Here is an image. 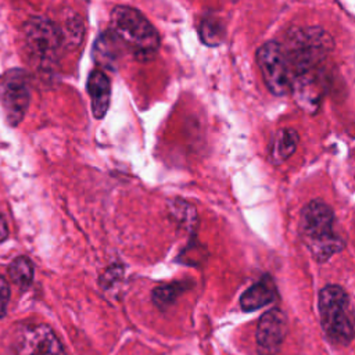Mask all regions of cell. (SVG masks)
Returning a JSON list of instances; mask_svg holds the SVG:
<instances>
[{"mask_svg":"<svg viewBox=\"0 0 355 355\" xmlns=\"http://www.w3.org/2000/svg\"><path fill=\"white\" fill-rule=\"evenodd\" d=\"M283 49L288 58L293 78H297L320 67L333 51L334 40L320 26H298L287 32Z\"/></svg>","mask_w":355,"mask_h":355,"instance_id":"6da1fadb","label":"cell"},{"mask_svg":"<svg viewBox=\"0 0 355 355\" xmlns=\"http://www.w3.org/2000/svg\"><path fill=\"white\" fill-rule=\"evenodd\" d=\"M110 29L139 61L153 60L159 50V35L157 29L133 7H114L110 17Z\"/></svg>","mask_w":355,"mask_h":355,"instance_id":"7a4b0ae2","label":"cell"},{"mask_svg":"<svg viewBox=\"0 0 355 355\" xmlns=\"http://www.w3.org/2000/svg\"><path fill=\"white\" fill-rule=\"evenodd\" d=\"M300 232L313 257L320 261L343 248V240L334 233V212L322 200H313L302 208Z\"/></svg>","mask_w":355,"mask_h":355,"instance_id":"3957f363","label":"cell"},{"mask_svg":"<svg viewBox=\"0 0 355 355\" xmlns=\"http://www.w3.org/2000/svg\"><path fill=\"white\" fill-rule=\"evenodd\" d=\"M320 323L327 337L341 345L352 341L355 330L348 313V295L336 284L324 286L319 294Z\"/></svg>","mask_w":355,"mask_h":355,"instance_id":"277c9868","label":"cell"},{"mask_svg":"<svg viewBox=\"0 0 355 355\" xmlns=\"http://www.w3.org/2000/svg\"><path fill=\"white\" fill-rule=\"evenodd\" d=\"M24 40L29 55L40 67H51L64 44V32L58 24L43 17H32L24 25Z\"/></svg>","mask_w":355,"mask_h":355,"instance_id":"5b68a950","label":"cell"},{"mask_svg":"<svg viewBox=\"0 0 355 355\" xmlns=\"http://www.w3.org/2000/svg\"><path fill=\"white\" fill-rule=\"evenodd\" d=\"M255 60L268 90L273 96H286L293 90V71L283 44L269 40L258 47Z\"/></svg>","mask_w":355,"mask_h":355,"instance_id":"8992f818","label":"cell"},{"mask_svg":"<svg viewBox=\"0 0 355 355\" xmlns=\"http://www.w3.org/2000/svg\"><path fill=\"white\" fill-rule=\"evenodd\" d=\"M31 101L29 76L24 69L12 68L0 75V105L11 126L24 119Z\"/></svg>","mask_w":355,"mask_h":355,"instance_id":"52a82bcc","label":"cell"},{"mask_svg":"<svg viewBox=\"0 0 355 355\" xmlns=\"http://www.w3.org/2000/svg\"><path fill=\"white\" fill-rule=\"evenodd\" d=\"M15 355H67L61 341L47 324L22 326L14 340Z\"/></svg>","mask_w":355,"mask_h":355,"instance_id":"ba28073f","label":"cell"},{"mask_svg":"<svg viewBox=\"0 0 355 355\" xmlns=\"http://www.w3.org/2000/svg\"><path fill=\"white\" fill-rule=\"evenodd\" d=\"M287 318L283 311L272 308L258 322L255 343L258 355H276L287 336Z\"/></svg>","mask_w":355,"mask_h":355,"instance_id":"9c48e42d","label":"cell"},{"mask_svg":"<svg viewBox=\"0 0 355 355\" xmlns=\"http://www.w3.org/2000/svg\"><path fill=\"white\" fill-rule=\"evenodd\" d=\"M87 93L92 100V112L94 118L101 119L110 107L111 100V82L101 69H94L87 78Z\"/></svg>","mask_w":355,"mask_h":355,"instance_id":"30bf717a","label":"cell"},{"mask_svg":"<svg viewBox=\"0 0 355 355\" xmlns=\"http://www.w3.org/2000/svg\"><path fill=\"white\" fill-rule=\"evenodd\" d=\"M126 50L119 37L111 31L103 32L93 47V58L97 65L107 69H115L119 58L122 57V51Z\"/></svg>","mask_w":355,"mask_h":355,"instance_id":"8fae6325","label":"cell"},{"mask_svg":"<svg viewBox=\"0 0 355 355\" xmlns=\"http://www.w3.org/2000/svg\"><path fill=\"white\" fill-rule=\"evenodd\" d=\"M276 298V287L270 277L265 276L259 282L254 283L251 287H248L240 297V305L241 309L245 312L257 311Z\"/></svg>","mask_w":355,"mask_h":355,"instance_id":"7c38bea8","label":"cell"},{"mask_svg":"<svg viewBox=\"0 0 355 355\" xmlns=\"http://www.w3.org/2000/svg\"><path fill=\"white\" fill-rule=\"evenodd\" d=\"M300 137L298 133L291 128L279 129L270 140L269 155L275 164H283L297 150Z\"/></svg>","mask_w":355,"mask_h":355,"instance_id":"4fadbf2b","label":"cell"},{"mask_svg":"<svg viewBox=\"0 0 355 355\" xmlns=\"http://www.w3.org/2000/svg\"><path fill=\"white\" fill-rule=\"evenodd\" d=\"M8 275L17 286L28 287L32 283L35 275L32 261L26 257L15 258L8 266Z\"/></svg>","mask_w":355,"mask_h":355,"instance_id":"5bb4252c","label":"cell"},{"mask_svg":"<svg viewBox=\"0 0 355 355\" xmlns=\"http://www.w3.org/2000/svg\"><path fill=\"white\" fill-rule=\"evenodd\" d=\"M200 37L202 43L207 46H218L223 40V25L220 24L219 19H216L212 15H208L201 19L200 24Z\"/></svg>","mask_w":355,"mask_h":355,"instance_id":"9a60e30c","label":"cell"},{"mask_svg":"<svg viewBox=\"0 0 355 355\" xmlns=\"http://www.w3.org/2000/svg\"><path fill=\"white\" fill-rule=\"evenodd\" d=\"M184 290V286L182 283H172L166 286H159L153 291V301L154 304L165 309L169 305L173 304V301L178 298V295Z\"/></svg>","mask_w":355,"mask_h":355,"instance_id":"2e32d148","label":"cell"},{"mask_svg":"<svg viewBox=\"0 0 355 355\" xmlns=\"http://www.w3.org/2000/svg\"><path fill=\"white\" fill-rule=\"evenodd\" d=\"M10 300V287L4 277L0 276V318L4 316L7 311V304Z\"/></svg>","mask_w":355,"mask_h":355,"instance_id":"e0dca14e","label":"cell"},{"mask_svg":"<svg viewBox=\"0 0 355 355\" xmlns=\"http://www.w3.org/2000/svg\"><path fill=\"white\" fill-rule=\"evenodd\" d=\"M7 236H8V227H7V223L3 218V215L0 214V243L4 241L7 239Z\"/></svg>","mask_w":355,"mask_h":355,"instance_id":"ac0fdd59","label":"cell"}]
</instances>
